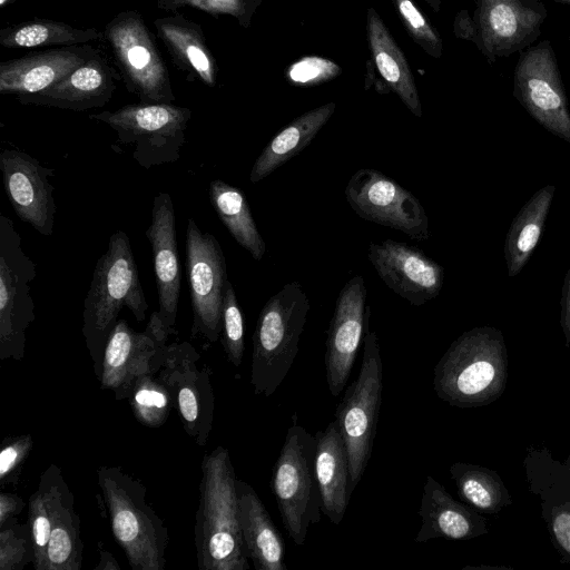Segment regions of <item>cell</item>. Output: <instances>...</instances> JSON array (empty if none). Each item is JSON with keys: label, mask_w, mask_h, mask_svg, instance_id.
Instances as JSON below:
<instances>
[{"label": "cell", "mask_w": 570, "mask_h": 570, "mask_svg": "<svg viewBox=\"0 0 570 570\" xmlns=\"http://www.w3.org/2000/svg\"><path fill=\"white\" fill-rule=\"evenodd\" d=\"M186 269L193 311L191 338L218 341L223 326V306L227 284L224 252L217 238L202 233L193 218L187 222Z\"/></svg>", "instance_id": "cell-12"}, {"label": "cell", "mask_w": 570, "mask_h": 570, "mask_svg": "<svg viewBox=\"0 0 570 570\" xmlns=\"http://www.w3.org/2000/svg\"><path fill=\"white\" fill-rule=\"evenodd\" d=\"M99 562L94 567V570H120V566L116 558L102 548L101 542L98 546Z\"/></svg>", "instance_id": "cell-46"}, {"label": "cell", "mask_w": 570, "mask_h": 570, "mask_svg": "<svg viewBox=\"0 0 570 570\" xmlns=\"http://www.w3.org/2000/svg\"><path fill=\"white\" fill-rule=\"evenodd\" d=\"M66 485L61 470L51 463L40 475L38 488L29 498L28 524L32 534L35 551L32 566L36 570H45L47 546Z\"/></svg>", "instance_id": "cell-32"}, {"label": "cell", "mask_w": 570, "mask_h": 570, "mask_svg": "<svg viewBox=\"0 0 570 570\" xmlns=\"http://www.w3.org/2000/svg\"><path fill=\"white\" fill-rule=\"evenodd\" d=\"M189 342H173L163 351L157 377L170 392L185 432L205 446L213 429L215 396L207 364Z\"/></svg>", "instance_id": "cell-11"}, {"label": "cell", "mask_w": 570, "mask_h": 570, "mask_svg": "<svg viewBox=\"0 0 570 570\" xmlns=\"http://www.w3.org/2000/svg\"><path fill=\"white\" fill-rule=\"evenodd\" d=\"M127 400L136 420L149 428L161 426L175 409L170 392L154 373L140 376Z\"/></svg>", "instance_id": "cell-35"}, {"label": "cell", "mask_w": 570, "mask_h": 570, "mask_svg": "<svg viewBox=\"0 0 570 570\" xmlns=\"http://www.w3.org/2000/svg\"><path fill=\"white\" fill-rule=\"evenodd\" d=\"M560 325L566 337L567 346L570 345V267L564 277L562 286L561 299H560Z\"/></svg>", "instance_id": "cell-44"}, {"label": "cell", "mask_w": 570, "mask_h": 570, "mask_svg": "<svg viewBox=\"0 0 570 570\" xmlns=\"http://www.w3.org/2000/svg\"><path fill=\"white\" fill-rule=\"evenodd\" d=\"M191 110L173 104H129L89 115L108 125L118 141L132 148V158L145 169L180 158Z\"/></svg>", "instance_id": "cell-7"}, {"label": "cell", "mask_w": 570, "mask_h": 570, "mask_svg": "<svg viewBox=\"0 0 570 570\" xmlns=\"http://www.w3.org/2000/svg\"><path fill=\"white\" fill-rule=\"evenodd\" d=\"M146 237L153 252L159 306L157 313L165 328L173 334L176 333L180 266L175 213L168 193H159L155 196L151 207V223L146 230Z\"/></svg>", "instance_id": "cell-21"}, {"label": "cell", "mask_w": 570, "mask_h": 570, "mask_svg": "<svg viewBox=\"0 0 570 570\" xmlns=\"http://www.w3.org/2000/svg\"><path fill=\"white\" fill-rule=\"evenodd\" d=\"M0 170L6 195L18 218L42 236H51L57 206L49 178L55 170L17 149L0 153Z\"/></svg>", "instance_id": "cell-18"}, {"label": "cell", "mask_w": 570, "mask_h": 570, "mask_svg": "<svg viewBox=\"0 0 570 570\" xmlns=\"http://www.w3.org/2000/svg\"><path fill=\"white\" fill-rule=\"evenodd\" d=\"M210 204L234 239L259 262L266 244L257 229L245 194L220 179L209 184Z\"/></svg>", "instance_id": "cell-30"}, {"label": "cell", "mask_w": 570, "mask_h": 570, "mask_svg": "<svg viewBox=\"0 0 570 570\" xmlns=\"http://www.w3.org/2000/svg\"><path fill=\"white\" fill-rule=\"evenodd\" d=\"M116 73L99 53L51 87L30 95L17 96L23 105H36L85 111L104 107L116 89Z\"/></svg>", "instance_id": "cell-23"}, {"label": "cell", "mask_w": 570, "mask_h": 570, "mask_svg": "<svg viewBox=\"0 0 570 570\" xmlns=\"http://www.w3.org/2000/svg\"><path fill=\"white\" fill-rule=\"evenodd\" d=\"M366 37L370 57L365 89L374 87L380 94L394 92L414 116L421 118L422 105L409 62L373 7L366 10Z\"/></svg>", "instance_id": "cell-20"}, {"label": "cell", "mask_w": 570, "mask_h": 570, "mask_svg": "<svg viewBox=\"0 0 570 570\" xmlns=\"http://www.w3.org/2000/svg\"><path fill=\"white\" fill-rule=\"evenodd\" d=\"M554 190L553 185L542 187L514 217L504 243L508 276L518 275L535 249L544 229Z\"/></svg>", "instance_id": "cell-29"}, {"label": "cell", "mask_w": 570, "mask_h": 570, "mask_svg": "<svg viewBox=\"0 0 570 570\" xmlns=\"http://www.w3.org/2000/svg\"><path fill=\"white\" fill-rule=\"evenodd\" d=\"M335 109V102H326L296 117L277 132L253 164L250 183L263 180L307 147Z\"/></svg>", "instance_id": "cell-28"}, {"label": "cell", "mask_w": 570, "mask_h": 570, "mask_svg": "<svg viewBox=\"0 0 570 570\" xmlns=\"http://www.w3.org/2000/svg\"><path fill=\"white\" fill-rule=\"evenodd\" d=\"M37 264L23 252L12 220L0 215V360L24 356L27 330L36 321L30 283Z\"/></svg>", "instance_id": "cell-10"}, {"label": "cell", "mask_w": 570, "mask_h": 570, "mask_svg": "<svg viewBox=\"0 0 570 570\" xmlns=\"http://www.w3.org/2000/svg\"><path fill=\"white\" fill-rule=\"evenodd\" d=\"M419 515L421 527L414 539L416 543L435 538L469 540L488 532L487 522L476 510L452 498L431 475L423 487Z\"/></svg>", "instance_id": "cell-24"}, {"label": "cell", "mask_w": 570, "mask_h": 570, "mask_svg": "<svg viewBox=\"0 0 570 570\" xmlns=\"http://www.w3.org/2000/svg\"><path fill=\"white\" fill-rule=\"evenodd\" d=\"M454 33L458 38L476 42V26L466 10H461L454 20Z\"/></svg>", "instance_id": "cell-45"}, {"label": "cell", "mask_w": 570, "mask_h": 570, "mask_svg": "<svg viewBox=\"0 0 570 570\" xmlns=\"http://www.w3.org/2000/svg\"><path fill=\"white\" fill-rule=\"evenodd\" d=\"M556 1L570 4V0H556Z\"/></svg>", "instance_id": "cell-49"}, {"label": "cell", "mask_w": 570, "mask_h": 570, "mask_svg": "<svg viewBox=\"0 0 570 570\" xmlns=\"http://www.w3.org/2000/svg\"><path fill=\"white\" fill-rule=\"evenodd\" d=\"M363 343L360 373L346 389L335 411L348 454L350 497L371 459L383 389V366L376 333L367 330Z\"/></svg>", "instance_id": "cell-8"}, {"label": "cell", "mask_w": 570, "mask_h": 570, "mask_svg": "<svg viewBox=\"0 0 570 570\" xmlns=\"http://www.w3.org/2000/svg\"><path fill=\"white\" fill-rule=\"evenodd\" d=\"M24 508L23 500L14 493L1 491L0 493V525L18 514Z\"/></svg>", "instance_id": "cell-43"}, {"label": "cell", "mask_w": 570, "mask_h": 570, "mask_svg": "<svg viewBox=\"0 0 570 570\" xmlns=\"http://www.w3.org/2000/svg\"><path fill=\"white\" fill-rule=\"evenodd\" d=\"M513 95L541 126L570 142V111L556 55L548 40L520 55Z\"/></svg>", "instance_id": "cell-15"}, {"label": "cell", "mask_w": 570, "mask_h": 570, "mask_svg": "<svg viewBox=\"0 0 570 570\" xmlns=\"http://www.w3.org/2000/svg\"><path fill=\"white\" fill-rule=\"evenodd\" d=\"M550 531L554 543L570 558V508H556L551 513Z\"/></svg>", "instance_id": "cell-42"}, {"label": "cell", "mask_w": 570, "mask_h": 570, "mask_svg": "<svg viewBox=\"0 0 570 570\" xmlns=\"http://www.w3.org/2000/svg\"><path fill=\"white\" fill-rule=\"evenodd\" d=\"M169 335L157 311L144 332H136L126 320H118L105 346L100 387L112 391L117 401L128 399L140 376L159 371Z\"/></svg>", "instance_id": "cell-14"}, {"label": "cell", "mask_w": 570, "mask_h": 570, "mask_svg": "<svg viewBox=\"0 0 570 570\" xmlns=\"http://www.w3.org/2000/svg\"><path fill=\"white\" fill-rule=\"evenodd\" d=\"M341 67L332 60L317 56L304 57L292 63L285 71L288 82L296 86H314L336 78Z\"/></svg>", "instance_id": "cell-41"}, {"label": "cell", "mask_w": 570, "mask_h": 570, "mask_svg": "<svg viewBox=\"0 0 570 570\" xmlns=\"http://www.w3.org/2000/svg\"><path fill=\"white\" fill-rule=\"evenodd\" d=\"M99 51L89 43L32 52L0 63V94L30 95L42 91Z\"/></svg>", "instance_id": "cell-22"}, {"label": "cell", "mask_w": 570, "mask_h": 570, "mask_svg": "<svg viewBox=\"0 0 570 570\" xmlns=\"http://www.w3.org/2000/svg\"><path fill=\"white\" fill-rule=\"evenodd\" d=\"M434 11H439L443 0H424Z\"/></svg>", "instance_id": "cell-47"}, {"label": "cell", "mask_w": 570, "mask_h": 570, "mask_svg": "<svg viewBox=\"0 0 570 570\" xmlns=\"http://www.w3.org/2000/svg\"><path fill=\"white\" fill-rule=\"evenodd\" d=\"M30 434L8 436L0 451V485H17L22 466L32 449Z\"/></svg>", "instance_id": "cell-40"}, {"label": "cell", "mask_w": 570, "mask_h": 570, "mask_svg": "<svg viewBox=\"0 0 570 570\" xmlns=\"http://www.w3.org/2000/svg\"><path fill=\"white\" fill-rule=\"evenodd\" d=\"M239 522L248 558L256 570H287L282 534L250 484L236 480Z\"/></svg>", "instance_id": "cell-27"}, {"label": "cell", "mask_w": 570, "mask_h": 570, "mask_svg": "<svg viewBox=\"0 0 570 570\" xmlns=\"http://www.w3.org/2000/svg\"><path fill=\"white\" fill-rule=\"evenodd\" d=\"M83 543L80 517L68 484L62 491L47 546L45 570H80Z\"/></svg>", "instance_id": "cell-33"}, {"label": "cell", "mask_w": 570, "mask_h": 570, "mask_svg": "<svg viewBox=\"0 0 570 570\" xmlns=\"http://www.w3.org/2000/svg\"><path fill=\"white\" fill-rule=\"evenodd\" d=\"M104 40V31L35 18L0 30V45L9 49L78 46Z\"/></svg>", "instance_id": "cell-31"}, {"label": "cell", "mask_w": 570, "mask_h": 570, "mask_svg": "<svg viewBox=\"0 0 570 570\" xmlns=\"http://www.w3.org/2000/svg\"><path fill=\"white\" fill-rule=\"evenodd\" d=\"M361 275L352 277L341 289L330 322L324 357L328 390L337 396L346 385L364 334L368 330L370 307Z\"/></svg>", "instance_id": "cell-16"}, {"label": "cell", "mask_w": 570, "mask_h": 570, "mask_svg": "<svg viewBox=\"0 0 570 570\" xmlns=\"http://www.w3.org/2000/svg\"><path fill=\"white\" fill-rule=\"evenodd\" d=\"M569 42H570V38H569Z\"/></svg>", "instance_id": "cell-50"}, {"label": "cell", "mask_w": 570, "mask_h": 570, "mask_svg": "<svg viewBox=\"0 0 570 570\" xmlns=\"http://www.w3.org/2000/svg\"><path fill=\"white\" fill-rule=\"evenodd\" d=\"M16 0H0V7L3 9Z\"/></svg>", "instance_id": "cell-48"}, {"label": "cell", "mask_w": 570, "mask_h": 570, "mask_svg": "<svg viewBox=\"0 0 570 570\" xmlns=\"http://www.w3.org/2000/svg\"><path fill=\"white\" fill-rule=\"evenodd\" d=\"M122 307L142 322L148 304L129 237L118 230L110 236L107 252L96 263L83 304L82 334L98 380L106 343Z\"/></svg>", "instance_id": "cell-3"}, {"label": "cell", "mask_w": 570, "mask_h": 570, "mask_svg": "<svg viewBox=\"0 0 570 570\" xmlns=\"http://www.w3.org/2000/svg\"><path fill=\"white\" fill-rule=\"evenodd\" d=\"M297 420L294 413L271 484L287 533L302 546L309 527L321 520L322 499L315 476L316 436Z\"/></svg>", "instance_id": "cell-6"}, {"label": "cell", "mask_w": 570, "mask_h": 570, "mask_svg": "<svg viewBox=\"0 0 570 570\" xmlns=\"http://www.w3.org/2000/svg\"><path fill=\"white\" fill-rule=\"evenodd\" d=\"M450 474L461 500L479 512L494 514L512 502L501 476L493 470L455 462L450 466Z\"/></svg>", "instance_id": "cell-34"}, {"label": "cell", "mask_w": 570, "mask_h": 570, "mask_svg": "<svg viewBox=\"0 0 570 570\" xmlns=\"http://www.w3.org/2000/svg\"><path fill=\"white\" fill-rule=\"evenodd\" d=\"M112 535L132 570H163L168 528L147 503L146 487L120 466L97 470Z\"/></svg>", "instance_id": "cell-4"}, {"label": "cell", "mask_w": 570, "mask_h": 570, "mask_svg": "<svg viewBox=\"0 0 570 570\" xmlns=\"http://www.w3.org/2000/svg\"><path fill=\"white\" fill-rule=\"evenodd\" d=\"M236 474L226 448L218 445L202 461L199 504L194 538L199 570H247Z\"/></svg>", "instance_id": "cell-1"}, {"label": "cell", "mask_w": 570, "mask_h": 570, "mask_svg": "<svg viewBox=\"0 0 570 570\" xmlns=\"http://www.w3.org/2000/svg\"><path fill=\"white\" fill-rule=\"evenodd\" d=\"M174 65L186 73L188 81L199 80L209 88L217 82L218 66L200 24L176 13L154 21Z\"/></svg>", "instance_id": "cell-25"}, {"label": "cell", "mask_w": 570, "mask_h": 570, "mask_svg": "<svg viewBox=\"0 0 570 570\" xmlns=\"http://www.w3.org/2000/svg\"><path fill=\"white\" fill-rule=\"evenodd\" d=\"M120 77L142 104H171L175 95L165 61L144 17L136 10L117 13L104 29Z\"/></svg>", "instance_id": "cell-9"}, {"label": "cell", "mask_w": 570, "mask_h": 570, "mask_svg": "<svg viewBox=\"0 0 570 570\" xmlns=\"http://www.w3.org/2000/svg\"><path fill=\"white\" fill-rule=\"evenodd\" d=\"M368 259L384 284L413 306L441 293L444 268L415 246L392 239L371 242Z\"/></svg>", "instance_id": "cell-19"}, {"label": "cell", "mask_w": 570, "mask_h": 570, "mask_svg": "<svg viewBox=\"0 0 570 570\" xmlns=\"http://www.w3.org/2000/svg\"><path fill=\"white\" fill-rule=\"evenodd\" d=\"M395 10L411 39L420 46L425 53L433 58H441L443 41L413 0H392Z\"/></svg>", "instance_id": "cell-38"}, {"label": "cell", "mask_w": 570, "mask_h": 570, "mask_svg": "<svg viewBox=\"0 0 570 570\" xmlns=\"http://www.w3.org/2000/svg\"><path fill=\"white\" fill-rule=\"evenodd\" d=\"M315 436V476L322 499V512L333 524L338 525L350 500V461L346 445L335 419Z\"/></svg>", "instance_id": "cell-26"}, {"label": "cell", "mask_w": 570, "mask_h": 570, "mask_svg": "<svg viewBox=\"0 0 570 570\" xmlns=\"http://www.w3.org/2000/svg\"><path fill=\"white\" fill-rule=\"evenodd\" d=\"M309 301L301 283L285 284L259 312L253 334L250 383L255 395L271 396L298 353Z\"/></svg>", "instance_id": "cell-5"}, {"label": "cell", "mask_w": 570, "mask_h": 570, "mask_svg": "<svg viewBox=\"0 0 570 570\" xmlns=\"http://www.w3.org/2000/svg\"><path fill=\"white\" fill-rule=\"evenodd\" d=\"M262 2L263 0H158L156 7L171 12L189 7L213 17L230 16L240 27L248 28Z\"/></svg>", "instance_id": "cell-37"}, {"label": "cell", "mask_w": 570, "mask_h": 570, "mask_svg": "<svg viewBox=\"0 0 570 570\" xmlns=\"http://www.w3.org/2000/svg\"><path fill=\"white\" fill-rule=\"evenodd\" d=\"M508 353L501 331L474 327L461 334L435 365L433 387L442 401L468 409L488 405L504 392Z\"/></svg>", "instance_id": "cell-2"}, {"label": "cell", "mask_w": 570, "mask_h": 570, "mask_svg": "<svg viewBox=\"0 0 570 570\" xmlns=\"http://www.w3.org/2000/svg\"><path fill=\"white\" fill-rule=\"evenodd\" d=\"M344 194L361 218L400 230L415 240L429 238L428 215L420 200L382 171L358 169L348 179Z\"/></svg>", "instance_id": "cell-13"}, {"label": "cell", "mask_w": 570, "mask_h": 570, "mask_svg": "<svg viewBox=\"0 0 570 570\" xmlns=\"http://www.w3.org/2000/svg\"><path fill=\"white\" fill-rule=\"evenodd\" d=\"M35 551L29 524L17 517L0 525V570H23L33 562Z\"/></svg>", "instance_id": "cell-36"}, {"label": "cell", "mask_w": 570, "mask_h": 570, "mask_svg": "<svg viewBox=\"0 0 570 570\" xmlns=\"http://www.w3.org/2000/svg\"><path fill=\"white\" fill-rule=\"evenodd\" d=\"M222 345L227 360L239 366L244 355V317L230 281L224 296Z\"/></svg>", "instance_id": "cell-39"}, {"label": "cell", "mask_w": 570, "mask_h": 570, "mask_svg": "<svg viewBox=\"0 0 570 570\" xmlns=\"http://www.w3.org/2000/svg\"><path fill=\"white\" fill-rule=\"evenodd\" d=\"M476 45L490 61L522 50L540 35L547 9L540 0H475Z\"/></svg>", "instance_id": "cell-17"}]
</instances>
